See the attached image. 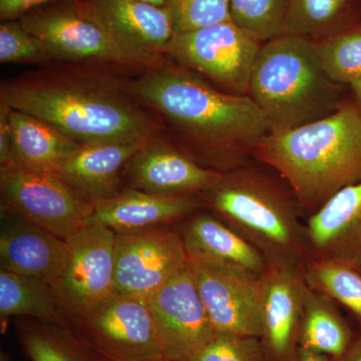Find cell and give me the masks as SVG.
<instances>
[{
  "instance_id": "33",
  "label": "cell",
  "mask_w": 361,
  "mask_h": 361,
  "mask_svg": "<svg viewBox=\"0 0 361 361\" xmlns=\"http://www.w3.org/2000/svg\"><path fill=\"white\" fill-rule=\"evenodd\" d=\"M11 106L1 101L0 104V164L1 167L13 164V135L9 120Z\"/></svg>"
},
{
  "instance_id": "5",
  "label": "cell",
  "mask_w": 361,
  "mask_h": 361,
  "mask_svg": "<svg viewBox=\"0 0 361 361\" xmlns=\"http://www.w3.org/2000/svg\"><path fill=\"white\" fill-rule=\"evenodd\" d=\"M342 87L323 70L314 40L285 33L261 44L248 96L269 133H281L334 113L348 97Z\"/></svg>"
},
{
  "instance_id": "24",
  "label": "cell",
  "mask_w": 361,
  "mask_h": 361,
  "mask_svg": "<svg viewBox=\"0 0 361 361\" xmlns=\"http://www.w3.org/2000/svg\"><path fill=\"white\" fill-rule=\"evenodd\" d=\"M360 23L361 0H288L285 33L319 40Z\"/></svg>"
},
{
  "instance_id": "23",
  "label": "cell",
  "mask_w": 361,
  "mask_h": 361,
  "mask_svg": "<svg viewBox=\"0 0 361 361\" xmlns=\"http://www.w3.org/2000/svg\"><path fill=\"white\" fill-rule=\"evenodd\" d=\"M355 336L336 301L310 288L304 306L300 348L338 360L348 353Z\"/></svg>"
},
{
  "instance_id": "21",
  "label": "cell",
  "mask_w": 361,
  "mask_h": 361,
  "mask_svg": "<svg viewBox=\"0 0 361 361\" xmlns=\"http://www.w3.org/2000/svg\"><path fill=\"white\" fill-rule=\"evenodd\" d=\"M92 11L123 42L141 51H164L175 35L165 7L139 0H101Z\"/></svg>"
},
{
  "instance_id": "26",
  "label": "cell",
  "mask_w": 361,
  "mask_h": 361,
  "mask_svg": "<svg viewBox=\"0 0 361 361\" xmlns=\"http://www.w3.org/2000/svg\"><path fill=\"white\" fill-rule=\"evenodd\" d=\"M18 330L30 361H94L96 355L68 327L32 318Z\"/></svg>"
},
{
  "instance_id": "4",
  "label": "cell",
  "mask_w": 361,
  "mask_h": 361,
  "mask_svg": "<svg viewBox=\"0 0 361 361\" xmlns=\"http://www.w3.org/2000/svg\"><path fill=\"white\" fill-rule=\"evenodd\" d=\"M1 101L51 123L80 145L148 142L149 118L118 90L68 80H30L4 85Z\"/></svg>"
},
{
  "instance_id": "20",
  "label": "cell",
  "mask_w": 361,
  "mask_h": 361,
  "mask_svg": "<svg viewBox=\"0 0 361 361\" xmlns=\"http://www.w3.org/2000/svg\"><path fill=\"white\" fill-rule=\"evenodd\" d=\"M148 142L82 145L56 174L92 204L106 200L122 191L121 176L128 161Z\"/></svg>"
},
{
  "instance_id": "8",
  "label": "cell",
  "mask_w": 361,
  "mask_h": 361,
  "mask_svg": "<svg viewBox=\"0 0 361 361\" xmlns=\"http://www.w3.org/2000/svg\"><path fill=\"white\" fill-rule=\"evenodd\" d=\"M68 329L108 361L166 360L146 299L115 293Z\"/></svg>"
},
{
  "instance_id": "11",
  "label": "cell",
  "mask_w": 361,
  "mask_h": 361,
  "mask_svg": "<svg viewBox=\"0 0 361 361\" xmlns=\"http://www.w3.org/2000/svg\"><path fill=\"white\" fill-rule=\"evenodd\" d=\"M188 264L184 243L175 226L116 234V293L148 300Z\"/></svg>"
},
{
  "instance_id": "2",
  "label": "cell",
  "mask_w": 361,
  "mask_h": 361,
  "mask_svg": "<svg viewBox=\"0 0 361 361\" xmlns=\"http://www.w3.org/2000/svg\"><path fill=\"white\" fill-rule=\"evenodd\" d=\"M253 159L286 180L307 219L361 180V106L350 92L331 115L266 135Z\"/></svg>"
},
{
  "instance_id": "1",
  "label": "cell",
  "mask_w": 361,
  "mask_h": 361,
  "mask_svg": "<svg viewBox=\"0 0 361 361\" xmlns=\"http://www.w3.org/2000/svg\"><path fill=\"white\" fill-rule=\"evenodd\" d=\"M133 92L168 118L180 149L204 167L227 173L253 159L269 128L249 96L228 94L182 66L151 71Z\"/></svg>"
},
{
  "instance_id": "22",
  "label": "cell",
  "mask_w": 361,
  "mask_h": 361,
  "mask_svg": "<svg viewBox=\"0 0 361 361\" xmlns=\"http://www.w3.org/2000/svg\"><path fill=\"white\" fill-rule=\"evenodd\" d=\"M13 135V164L32 170L56 173L82 148L51 123L23 111H9Z\"/></svg>"
},
{
  "instance_id": "28",
  "label": "cell",
  "mask_w": 361,
  "mask_h": 361,
  "mask_svg": "<svg viewBox=\"0 0 361 361\" xmlns=\"http://www.w3.org/2000/svg\"><path fill=\"white\" fill-rule=\"evenodd\" d=\"M314 44L330 80L349 87L361 78V23Z\"/></svg>"
},
{
  "instance_id": "3",
  "label": "cell",
  "mask_w": 361,
  "mask_h": 361,
  "mask_svg": "<svg viewBox=\"0 0 361 361\" xmlns=\"http://www.w3.org/2000/svg\"><path fill=\"white\" fill-rule=\"evenodd\" d=\"M207 209L241 235L270 264L310 259L306 219L291 188L273 169L252 159L221 174L200 194Z\"/></svg>"
},
{
  "instance_id": "7",
  "label": "cell",
  "mask_w": 361,
  "mask_h": 361,
  "mask_svg": "<svg viewBox=\"0 0 361 361\" xmlns=\"http://www.w3.org/2000/svg\"><path fill=\"white\" fill-rule=\"evenodd\" d=\"M261 44L229 20L178 33L164 51L182 68L208 78L223 92L248 96L252 71Z\"/></svg>"
},
{
  "instance_id": "13",
  "label": "cell",
  "mask_w": 361,
  "mask_h": 361,
  "mask_svg": "<svg viewBox=\"0 0 361 361\" xmlns=\"http://www.w3.org/2000/svg\"><path fill=\"white\" fill-rule=\"evenodd\" d=\"M165 360L189 361L216 330L189 264L148 299Z\"/></svg>"
},
{
  "instance_id": "39",
  "label": "cell",
  "mask_w": 361,
  "mask_h": 361,
  "mask_svg": "<svg viewBox=\"0 0 361 361\" xmlns=\"http://www.w3.org/2000/svg\"><path fill=\"white\" fill-rule=\"evenodd\" d=\"M94 355H96V353H94ZM94 361H108V360H104V358L101 357V356L96 355V356H94Z\"/></svg>"
},
{
  "instance_id": "36",
  "label": "cell",
  "mask_w": 361,
  "mask_h": 361,
  "mask_svg": "<svg viewBox=\"0 0 361 361\" xmlns=\"http://www.w3.org/2000/svg\"><path fill=\"white\" fill-rule=\"evenodd\" d=\"M298 361H334L329 356L307 350V349L299 348Z\"/></svg>"
},
{
  "instance_id": "16",
  "label": "cell",
  "mask_w": 361,
  "mask_h": 361,
  "mask_svg": "<svg viewBox=\"0 0 361 361\" xmlns=\"http://www.w3.org/2000/svg\"><path fill=\"white\" fill-rule=\"evenodd\" d=\"M94 206L92 223L106 226L116 234L171 227L207 209L200 194H152L133 188L123 189Z\"/></svg>"
},
{
  "instance_id": "19",
  "label": "cell",
  "mask_w": 361,
  "mask_h": 361,
  "mask_svg": "<svg viewBox=\"0 0 361 361\" xmlns=\"http://www.w3.org/2000/svg\"><path fill=\"white\" fill-rule=\"evenodd\" d=\"M310 259L361 270V180L344 188L306 219Z\"/></svg>"
},
{
  "instance_id": "27",
  "label": "cell",
  "mask_w": 361,
  "mask_h": 361,
  "mask_svg": "<svg viewBox=\"0 0 361 361\" xmlns=\"http://www.w3.org/2000/svg\"><path fill=\"white\" fill-rule=\"evenodd\" d=\"M303 271L311 289L341 304L361 320L360 269L343 263L308 259Z\"/></svg>"
},
{
  "instance_id": "9",
  "label": "cell",
  "mask_w": 361,
  "mask_h": 361,
  "mask_svg": "<svg viewBox=\"0 0 361 361\" xmlns=\"http://www.w3.org/2000/svg\"><path fill=\"white\" fill-rule=\"evenodd\" d=\"M115 241V232L94 222L66 239L68 266L51 284L66 327L116 293Z\"/></svg>"
},
{
  "instance_id": "15",
  "label": "cell",
  "mask_w": 361,
  "mask_h": 361,
  "mask_svg": "<svg viewBox=\"0 0 361 361\" xmlns=\"http://www.w3.org/2000/svg\"><path fill=\"white\" fill-rule=\"evenodd\" d=\"M203 210L175 225L189 261L262 277L269 268L264 256L215 214Z\"/></svg>"
},
{
  "instance_id": "35",
  "label": "cell",
  "mask_w": 361,
  "mask_h": 361,
  "mask_svg": "<svg viewBox=\"0 0 361 361\" xmlns=\"http://www.w3.org/2000/svg\"><path fill=\"white\" fill-rule=\"evenodd\" d=\"M334 361H361V330L356 334L355 341L349 348L348 353Z\"/></svg>"
},
{
  "instance_id": "6",
  "label": "cell",
  "mask_w": 361,
  "mask_h": 361,
  "mask_svg": "<svg viewBox=\"0 0 361 361\" xmlns=\"http://www.w3.org/2000/svg\"><path fill=\"white\" fill-rule=\"evenodd\" d=\"M1 212L68 239L92 224L94 206L56 173L11 164L0 168Z\"/></svg>"
},
{
  "instance_id": "25",
  "label": "cell",
  "mask_w": 361,
  "mask_h": 361,
  "mask_svg": "<svg viewBox=\"0 0 361 361\" xmlns=\"http://www.w3.org/2000/svg\"><path fill=\"white\" fill-rule=\"evenodd\" d=\"M0 316H26L66 327L51 284L6 269H0Z\"/></svg>"
},
{
  "instance_id": "38",
  "label": "cell",
  "mask_w": 361,
  "mask_h": 361,
  "mask_svg": "<svg viewBox=\"0 0 361 361\" xmlns=\"http://www.w3.org/2000/svg\"><path fill=\"white\" fill-rule=\"evenodd\" d=\"M139 1L146 2V4H153V6L164 7L167 0H139Z\"/></svg>"
},
{
  "instance_id": "32",
  "label": "cell",
  "mask_w": 361,
  "mask_h": 361,
  "mask_svg": "<svg viewBox=\"0 0 361 361\" xmlns=\"http://www.w3.org/2000/svg\"><path fill=\"white\" fill-rule=\"evenodd\" d=\"M49 56L37 37L23 25L6 23L0 25V61L2 63H30Z\"/></svg>"
},
{
  "instance_id": "12",
  "label": "cell",
  "mask_w": 361,
  "mask_h": 361,
  "mask_svg": "<svg viewBox=\"0 0 361 361\" xmlns=\"http://www.w3.org/2000/svg\"><path fill=\"white\" fill-rule=\"evenodd\" d=\"M310 286L303 265L270 264L261 277V345L267 361H298Z\"/></svg>"
},
{
  "instance_id": "18",
  "label": "cell",
  "mask_w": 361,
  "mask_h": 361,
  "mask_svg": "<svg viewBox=\"0 0 361 361\" xmlns=\"http://www.w3.org/2000/svg\"><path fill=\"white\" fill-rule=\"evenodd\" d=\"M125 173L129 188L160 195L201 194L221 176L180 149L149 142L128 161Z\"/></svg>"
},
{
  "instance_id": "10",
  "label": "cell",
  "mask_w": 361,
  "mask_h": 361,
  "mask_svg": "<svg viewBox=\"0 0 361 361\" xmlns=\"http://www.w3.org/2000/svg\"><path fill=\"white\" fill-rule=\"evenodd\" d=\"M20 25L42 42L49 56L130 66L157 63V54L126 44L94 11L35 14L23 18Z\"/></svg>"
},
{
  "instance_id": "30",
  "label": "cell",
  "mask_w": 361,
  "mask_h": 361,
  "mask_svg": "<svg viewBox=\"0 0 361 361\" xmlns=\"http://www.w3.org/2000/svg\"><path fill=\"white\" fill-rule=\"evenodd\" d=\"M175 35L232 20L229 0H167Z\"/></svg>"
},
{
  "instance_id": "14",
  "label": "cell",
  "mask_w": 361,
  "mask_h": 361,
  "mask_svg": "<svg viewBox=\"0 0 361 361\" xmlns=\"http://www.w3.org/2000/svg\"><path fill=\"white\" fill-rule=\"evenodd\" d=\"M189 266L216 331L259 338L261 277L218 269L191 261Z\"/></svg>"
},
{
  "instance_id": "34",
  "label": "cell",
  "mask_w": 361,
  "mask_h": 361,
  "mask_svg": "<svg viewBox=\"0 0 361 361\" xmlns=\"http://www.w3.org/2000/svg\"><path fill=\"white\" fill-rule=\"evenodd\" d=\"M49 1L54 0H0V14L2 18L7 20Z\"/></svg>"
},
{
  "instance_id": "37",
  "label": "cell",
  "mask_w": 361,
  "mask_h": 361,
  "mask_svg": "<svg viewBox=\"0 0 361 361\" xmlns=\"http://www.w3.org/2000/svg\"><path fill=\"white\" fill-rule=\"evenodd\" d=\"M348 87L353 96L355 97L356 102H357L361 106V78L349 85Z\"/></svg>"
},
{
  "instance_id": "40",
  "label": "cell",
  "mask_w": 361,
  "mask_h": 361,
  "mask_svg": "<svg viewBox=\"0 0 361 361\" xmlns=\"http://www.w3.org/2000/svg\"><path fill=\"white\" fill-rule=\"evenodd\" d=\"M161 361H169V360H161Z\"/></svg>"
},
{
  "instance_id": "17",
  "label": "cell",
  "mask_w": 361,
  "mask_h": 361,
  "mask_svg": "<svg viewBox=\"0 0 361 361\" xmlns=\"http://www.w3.org/2000/svg\"><path fill=\"white\" fill-rule=\"evenodd\" d=\"M68 258L66 240L20 216L1 212L0 269L51 285L63 276Z\"/></svg>"
},
{
  "instance_id": "29",
  "label": "cell",
  "mask_w": 361,
  "mask_h": 361,
  "mask_svg": "<svg viewBox=\"0 0 361 361\" xmlns=\"http://www.w3.org/2000/svg\"><path fill=\"white\" fill-rule=\"evenodd\" d=\"M231 20L260 42L285 33L288 0H229Z\"/></svg>"
},
{
  "instance_id": "31",
  "label": "cell",
  "mask_w": 361,
  "mask_h": 361,
  "mask_svg": "<svg viewBox=\"0 0 361 361\" xmlns=\"http://www.w3.org/2000/svg\"><path fill=\"white\" fill-rule=\"evenodd\" d=\"M189 361H267L258 337L217 332Z\"/></svg>"
}]
</instances>
